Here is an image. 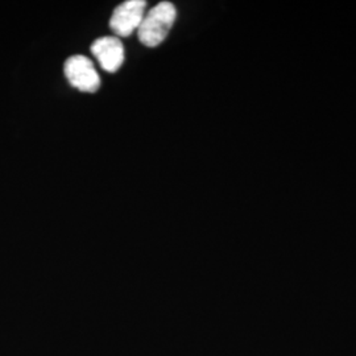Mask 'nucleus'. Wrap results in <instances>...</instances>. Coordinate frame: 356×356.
Masks as SVG:
<instances>
[{
	"label": "nucleus",
	"instance_id": "1",
	"mask_svg": "<svg viewBox=\"0 0 356 356\" xmlns=\"http://www.w3.org/2000/svg\"><path fill=\"white\" fill-rule=\"evenodd\" d=\"M176 16L177 10L170 1H160L157 6H154L148 13H145L138 29L141 44L148 48L160 45L175 24Z\"/></svg>",
	"mask_w": 356,
	"mask_h": 356
},
{
	"label": "nucleus",
	"instance_id": "2",
	"mask_svg": "<svg viewBox=\"0 0 356 356\" xmlns=\"http://www.w3.org/2000/svg\"><path fill=\"white\" fill-rule=\"evenodd\" d=\"M64 72L69 83L79 91L95 92L101 88V76L92 61L85 56L69 57L65 63Z\"/></svg>",
	"mask_w": 356,
	"mask_h": 356
},
{
	"label": "nucleus",
	"instance_id": "3",
	"mask_svg": "<svg viewBox=\"0 0 356 356\" xmlns=\"http://www.w3.org/2000/svg\"><path fill=\"white\" fill-rule=\"evenodd\" d=\"M145 0H127L119 4L110 19V28L119 38H128L139 29L145 16Z\"/></svg>",
	"mask_w": 356,
	"mask_h": 356
},
{
	"label": "nucleus",
	"instance_id": "4",
	"mask_svg": "<svg viewBox=\"0 0 356 356\" xmlns=\"http://www.w3.org/2000/svg\"><path fill=\"white\" fill-rule=\"evenodd\" d=\"M90 49L103 70L108 73L118 72L124 63V47L122 41L114 36H104L95 40Z\"/></svg>",
	"mask_w": 356,
	"mask_h": 356
}]
</instances>
